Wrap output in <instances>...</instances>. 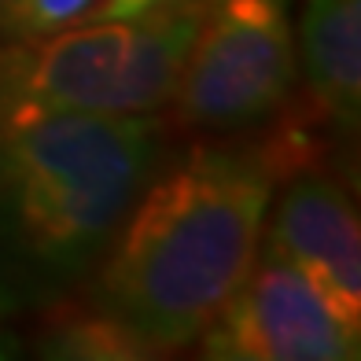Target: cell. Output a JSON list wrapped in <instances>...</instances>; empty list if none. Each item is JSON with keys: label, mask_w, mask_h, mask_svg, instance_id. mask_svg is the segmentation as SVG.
Segmentation results:
<instances>
[{"label": "cell", "mask_w": 361, "mask_h": 361, "mask_svg": "<svg viewBox=\"0 0 361 361\" xmlns=\"http://www.w3.org/2000/svg\"><path fill=\"white\" fill-rule=\"evenodd\" d=\"M295 71L310 111L339 137H354L361 118V0H302Z\"/></svg>", "instance_id": "52a82bcc"}, {"label": "cell", "mask_w": 361, "mask_h": 361, "mask_svg": "<svg viewBox=\"0 0 361 361\" xmlns=\"http://www.w3.org/2000/svg\"><path fill=\"white\" fill-rule=\"evenodd\" d=\"M200 11L203 0H192L0 44V114H159L177 92Z\"/></svg>", "instance_id": "3957f363"}, {"label": "cell", "mask_w": 361, "mask_h": 361, "mask_svg": "<svg viewBox=\"0 0 361 361\" xmlns=\"http://www.w3.org/2000/svg\"><path fill=\"white\" fill-rule=\"evenodd\" d=\"M276 177L266 147L162 155L85 276V299L152 354L195 343L255 266Z\"/></svg>", "instance_id": "6da1fadb"}, {"label": "cell", "mask_w": 361, "mask_h": 361, "mask_svg": "<svg viewBox=\"0 0 361 361\" xmlns=\"http://www.w3.org/2000/svg\"><path fill=\"white\" fill-rule=\"evenodd\" d=\"M266 255L284 258L336 314L361 328V225L354 195L339 177L299 170L266 214Z\"/></svg>", "instance_id": "8992f818"}, {"label": "cell", "mask_w": 361, "mask_h": 361, "mask_svg": "<svg viewBox=\"0 0 361 361\" xmlns=\"http://www.w3.org/2000/svg\"><path fill=\"white\" fill-rule=\"evenodd\" d=\"M177 4H192V0H100L89 19H140V15L177 8Z\"/></svg>", "instance_id": "30bf717a"}, {"label": "cell", "mask_w": 361, "mask_h": 361, "mask_svg": "<svg viewBox=\"0 0 361 361\" xmlns=\"http://www.w3.org/2000/svg\"><path fill=\"white\" fill-rule=\"evenodd\" d=\"M200 343L214 361H354L361 328L343 321L295 266L262 251Z\"/></svg>", "instance_id": "5b68a950"}, {"label": "cell", "mask_w": 361, "mask_h": 361, "mask_svg": "<svg viewBox=\"0 0 361 361\" xmlns=\"http://www.w3.org/2000/svg\"><path fill=\"white\" fill-rule=\"evenodd\" d=\"M41 354L81 361L152 357V350L122 321H114L89 299H71V295L48 306V332L41 336Z\"/></svg>", "instance_id": "ba28073f"}, {"label": "cell", "mask_w": 361, "mask_h": 361, "mask_svg": "<svg viewBox=\"0 0 361 361\" xmlns=\"http://www.w3.org/2000/svg\"><path fill=\"white\" fill-rule=\"evenodd\" d=\"M162 155L159 114H0V314L74 295Z\"/></svg>", "instance_id": "7a4b0ae2"}, {"label": "cell", "mask_w": 361, "mask_h": 361, "mask_svg": "<svg viewBox=\"0 0 361 361\" xmlns=\"http://www.w3.org/2000/svg\"><path fill=\"white\" fill-rule=\"evenodd\" d=\"M295 71L291 0H203L173 111L195 133H251L284 114Z\"/></svg>", "instance_id": "277c9868"}, {"label": "cell", "mask_w": 361, "mask_h": 361, "mask_svg": "<svg viewBox=\"0 0 361 361\" xmlns=\"http://www.w3.org/2000/svg\"><path fill=\"white\" fill-rule=\"evenodd\" d=\"M4 354H8V350H4V343H0V357H4Z\"/></svg>", "instance_id": "8fae6325"}, {"label": "cell", "mask_w": 361, "mask_h": 361, "mask_svg": "<svg viewBox=\"0 0 361 361\" xmlns=\"http://www.w3.org/2000/svg\"><path fill=\"white\" fill-rule=\"evenodd\" d=\"M100 0H0V37L37 41L74 23H85Z\"/></svg>", "instance_id": "9c48e42d"}]
</instances>
